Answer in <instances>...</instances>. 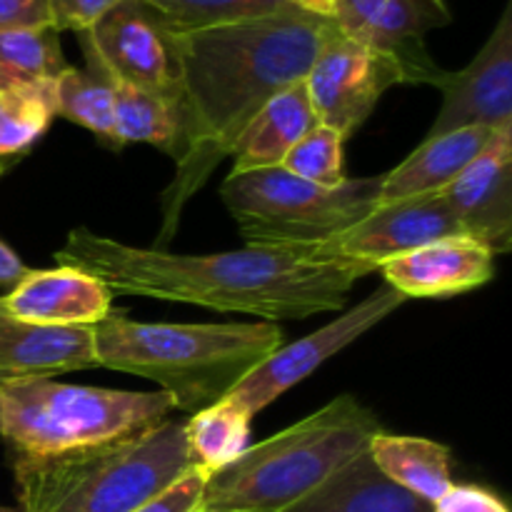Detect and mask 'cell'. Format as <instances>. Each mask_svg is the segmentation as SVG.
<instances>
[{"instance_id":"cell-1","label":"cell","mask_w":512,"mask_h":512,"mask_svg":"<svg viewBox=\"0 0 512 512\" xmlns=\"http://www.w3.org/2000/svg\"><path fill=\"white\" fill-rule=\"evenodd\" d=\"M333 20L288 8L265 18L175 35L183 73L185 140L163 190L158 250L173 240L185 205L230 158L235 140L280 90L303 83Z\"/></svg>"},{"instance_id":"cell-2","label":"cell","mask_w":512,"mask_h":512,"mask_svg":"<svg viewBox=\"0 0 512 512\" xmlns=\"http://www.w3.org/2000/svg\"><path fill=\"white\" fill-rule=\"evenodd\" d=\"M55 260L98 278L113 295L248 313L268 323L340 310L358 280L375 270L368 263L313 258L293 248L245 245L230 253L175 255L125 245L88 228L70 230Z\"/></svg>"},{"instance_id":"cell-3","label":"cell","mask_w":512,"mask_h":512,"mask_svg":"<svg viewBox=\"0 0 512 512\" xmlns=\"http://www.w3.org/2000/svg\"><path fill=\"white\" fill-rule=\"evenodd\" d=\"M98 368L153 380L185 413L210 408L283 345L275 323H138L115 310L93 325Z\"/></svg>"},{"instance_id":"cell-4","label":"cell","mask_w":512,"mask_h":512,"mask_svg":"<svg viewBox=\"0 0 512 512\" xmlns=\"http://www.w3.org/2000/svg\"><path fill=\"white\" fill-rule=\"evenodd\" d=\"M378 433V418L353 395H340L208 475L200 510L283 512L363 455Z\"/></svg>"},{"instance_id":"cell-5","label":"cell","mask_w":512,"mask_h":512,"mask_svg":"<svg viewBox=\"0 0 512 512\" xmlns=\"http://www.w3.org/2000/svg\"><path fill=\"white\" fill-rule=\"evenodd\" d=\"M10 468L18 512H135L195 465L185 423L168 418L120 443L55 458L10 460Z\"/></svg>"},{"instance_id":"cell-6","label":"cell","mask_w":512,"mask_h":512,"mask_svg":"<svg viewBox=\"0 0 512 512\" xmlns=\"http://www.w3.org/2000/svg\"><path fill=\"white\" fill-rule=\"evenodd\" d=\"M0 435L10 460L55 458L135 438L173 413L165 393L65 385L28 378L0 385Z\"/></svg>"},{"instance_id":"cell-7","label":"cell","mask_w":512,"mask_h":512,"mask_svg":"<svg viewBox=\"0 0 512 512\" xmlns=\"http://www.w3.org/2000/svg\"><path fill=\"white\" fill-rule=\"evenodd\" d=\"M383 175L323 188L283 168L228 175L225 208L250 248H310L345 233L380 205Z\"/></svg>"},{"instance_id":"cell-8","label":"cell","mask_w":512,"mask_h":512,"mask_svg":"<svg viewBox=\"0 0 512 512\" xmlns=\"http://www.w3.org/2000/svg\"><path fill=\"white\" fill-rule=\"evenodd\" d=\"M80 45L115 83L150 90L183 108L178 40L143 0H120L88 33H80Z\"/></svg>"},{"instance_id":"cell-9","label":"cell","mask_w":512,"mask_h":512,"mask_svg":"<svg viewBox=\"0 0 512 512\" xmlns=\"http://www.w3.org/2000/svg\"><path fill=\"white\" fill-rule=\"evenodd\" d=\"M405 300H408L405 295H400L398 290L383 283L378 290H373V295H368L363 303H358L345 315L335 318L333 323L323 325L320 330L295 340V343L280 345L270 358H265L258 368L250 370L235 385L228 400H233L253 420L260 410L275 403L293 385L310 378L325 360L338 355L340 350L355 343L360 335H365L370 328L383 323Z\"/></svg>"},{"instance_id":"cell-10","label":"cell","mask_w":512,"mask_h":512,"mask_svg":"<svg viewBox=\"0 0 512 512\" xmlns=\"http://www.w3.org/2000/svg\"><path fill=\"white\" fill-rule=\"evenodd\" d=\"M303 83L318 123L338 130L343 138L368 120L385 90L405 85L393 60L338 28L328 35Z\"/></svg>"},{"instance_id":"cell-11","label":"cell","mask_w":512,"mask_h":512,"mask_svg":"<svg viewBox=\"0 0 512 512\" xmlns=\"http://www.w3.org/2000/svg\"><path fill=\"white\" fill-rule=\"evenodd\" d=\"M465 235L443 195L380 203L368 218L345 233L310 248H293L313 258H338L368 263L375 270L398 255L433 243V240Z\"/></svg>"},{"instance_id":"cell-12","label":"cell","mask_w":512,"mask_h":512,"mask_svg":"<svg viewBox=\"0 0 512 512\" xmlns=\"http://www.w3.org/2000/svg\"><path fill=\"white\" fill-rule=\"evenodd\" d=\"M443 105L428 138L460 128H512V3L493 33L458 73H445Z\"/></svg>"},{"instance_id":"cell-13","label":"cell","mask_w":512,"mask_h":512,"mask_svg":"<svg viewBox=\"0 0 512 512\" xmlns=\"http://www.w3.org/2000/svg\"><path fill=\"white\" fill-rule=\"evenodd\" d=\"M465 235L493 255L512 248V128L495 130L478 158L440 193Z\"/></svg>"},{"instance_id":"cell-14","label":"cell","mask_w":512,"mask_h":512,"mask_svg":"<svg viewBox=\"0 0 512 512\" xmlns=\"http://www.w3.org/2000/svg\"><path fill=\"white\" fill-rule=\"evenodd\" d=\"M0 313L50 328H93L115 313L113 293L93 275L70 265L28 270L0 295Z\"/></svg>"},{"instance_id":"cell-15","label":"cell","mask_w":512,"mask_h":512,"mask_svg":"<svg viewBox=\"0 0 512 512\" xmlns=\"http://www.w3.org/2000/svg\"><path fill=\"white\" fill-rule=\"evenodd\" d=\"M383 283L405 298H453L490 283L495 255L470 235H450L380 265Z\"/></svg>"},{"instance_id":"cell-16","label":"cell","mask_w":512,"mask_h":512,"mask_svg":"<svg viewBox=\"0 0 512 512\" xmlns=\"http://www.w3.org/2000/svg\"><path fill=\"white\" fill-rule=\"evenodd\" d=\"M98 368L93 328H50L0 313V385Z\"/></svg>"},{"instance_id":"cell-17","label":"cell","mask_w":512,"mask_h":512,"mask_svg":"<svg viewBox=\"0 0 512 512\" xmlns=\"http://www.w3.org/2000/svg\"><path fill=\"white\" fill-rule=\"evenodd\" d=\"M453 20L445 0H388L363 43L393 60L405 85H435L445 70L425 48V35Z\"/></svg>"},{"instance_id":"cell-18","label":"cell","mask_w":512,"mask_h":512,"mask_svg":"<svg viewBox=\"0 0 512 512\" xmlns=\"http://www.w3.org/2000/svg\"><path fill=\"white\" fill-rule=\"evenodd\" d=\"M493 133L490 128H460L425 138L403 163L383 175L380 203L440 195L478 158Z\"/></svg>"},{"instance_id":"cell-19","label":"cell","mask_w":512,"mask_h":512,"mask_svg":"<svg viewBox=\"0 0 512 512\" xmlns=\"http://www.w3.org/2000/svg\"><path fill=\"white\" fill-rule=\"evenodd\" d=\"M315 125H318V118L310 105L305 83H295L280 90L255 113V118L245 125L240 138L235 140L233 150H230V158H233L230 175L280 168L285 155Z\"/></svg>"},{"instance_id":"cell-20","label":"cell","mask_w":512,"mask_h":512,"mask_svg":"<svg viewBox=\"0 0 512 512\" xmlns=\"http://www.w3.org/2000/svg\"><path fill=\"white\" fill-rule=\"evenodd\" d=\"M283 512H433V505L385 478L365 450Z\"/></svg>"},{"instance_id":"cell-21","label":"cell","mask_w":512,"mask_h":512,"mask_svg":"<svg viewBox=\"0 0 512 512\" xmlns=\"http://www.w3.org/2000/svg\"><path fill=\"white\" fill-rule=\"evenodd\" d=\"M368 455L375 468L413 493L415 498L435 505L450 488V450L428 438L413 435H393L380 430L368 445Z\"/></svg>"},{"instance_id":"cell-22","label":"cell","mask_w":512,"mask_h":512,"mask_svg":"<svg viewBox=\"0 0 512 512\" xmlns=\"http://www.w3.org/2000/svg\"><path fill=\"white\" fill-rule=\"evenodd\" d=\"M115 135L118 145L148 143L178 163L183 155L185 113L163 95L115 83Z\"/></svg>"},{"instance_id":"cell-23","label":"cell","mask_w":512,"mask_h":512,"mask_svg":"<svg viewBox=\"0 0 512 512\" xmlns=\"http://www.w3.org/2000/svg\"><path fill=\"white\" fill-rule=\"evenodd\" d=\"M88 65H70L55 80V115L98 135L110 148H120L115 135V80L100 68L98 60L83 50Z\"/></svg>"},{"instance_id":"cell-24","label":"cell","mask_w":512,"mask_h":512,"mask_svg":"<svg viewBox=\"0 0 512 512\" xmlns=\"http://www.w3.org/2000/svg\"><path fill=\"white\" fill-rule=\"evenodd\" d=\"M68 68L53 25L0 30V93L55 83Z\"/></svg>"},{"instance_id":"cell-25","label":"cell","mask_w":512,"mask_h":512,"mask_svg":"<svg viewBox=\"0 0 512 512\" xmlns=\"http://www.w3.org/2000/svg\"><path fill=\"white\" fill-rule=\"evenodd\" d=\"M185 440L193 465L213 475L235 463L250 448V418L233 400L223 398L193 413L185 423Z\"/></svg>"},{"instance_id":"cell-26","label":"cell","mask_w":512,"mask_h":512,"mask_svg":"<svg viewBox=\"0 0 512 512\" xmlns=\"http://www.w3.org/2000/svg\"><path fill=\"white\" fill-rule=\"evenodd\" d=\"M55 115V83L0 93V173L30 153Z\"/></svg>"},{"instance_id":"cell-27","label":"cell","mask_w":512,"mask_h":512,"mask_svg":"<svg viewBox=\"0 0 512 512\" xmlns=\"http://www.w3.org/2000/svg\"><path fill=\"white\" fill-rule=\"evenodd\" d=\"M143 3L150 5L175 35L265 18L293 8L285 0H143Z\"/></svg>"},{"instance_id":"cell-28","label":"cell","mask_w":512,"mask_h":512,"mask_svg":"<svg viewBox=\"0 0 512 512\" xmlns=\"http://www.w3.org/2000/svg\"><path fill=\"white\" fill-rule=\"evenodd\" d=\"M343 143L345 138L338 130L318 123L285 155L280 168L313 185L338 188L348 180L343 170Z\"/></svg>"},{"instance_id":"cell-29","label":"cell","mask_w":512,"mask_h":512,"mask_svg":"<svg viewBox=\"0 0 512 512\" xmlns=\"http://www.w3.org/2000/svg\"><path fill=\"white\" fill-rule=\"evenodd\" d=\"M120 0H45L48 18L58 33H88L108 10H113Z\"/></svg>"},{"instance_id":"cell-30","label":"cell","mask_w":512,"mask_h":512,"mask_svg":"<svg viewBox=\"0 0 512 512\" xmlns=\"http://www.w3.org/2000/svg\"><path fill=\"white\" fill-rule=\"evenodd\" d=\"M205 483H208V473L195 465L183 478L175 480L168 490H163L158 498H153L135 512H198L203 505Z\"/></svg>"},{"instance_id":"cell-31","label":"cell","mask_w":512,"mask_h":512,"mask_svg":"<svg viewBox=\"0 0 512 512\" xmlns=\"http://www.w3.org/2000/svg\"><path fill=\"white\" fill-rule=\"evenodd\" d=\"M385 3L388 0H335V10L330 20H333L340 33L363 43L380 10L385 8Z\"/></svg>"},{"instance_id":"cell-32","label":"cell","mask_w":512,"mask_h":512,"mask_svg":"<svg viewBox=\"0 0 512 512\" xmlns=\"http://www.w3.org/2000/svg\"><path fill=\"white\" fill-rule=\"evenodd\" d=\"M433 512H508V508L490 490L478 488V485H453L433 505Z\"/></svg>"},{"instance_id":"cell-33","label":"cell","mask_w":512,"mask_h":512,"mask_svg":"<svg viewBox=\"0 0 512 512\" xmlns=\"http://www.w3.org/2000/svg\"><path fill=\"white\" fill-rule=\"evenodd\" d=\"M50 25L45 0H0V30Z\"/></svg>"},{"instance_id":"cell-34","label":"cell","mask_w":512,"mask_h":512,"mask_svg":"<svg viewBox=\"0 0 512 512\" xmlns=\"http://www.w3.org/2000/svg\"><path fill=\"white\" fill-rule=\"evenodd\" d=\"M28 270L30 268L20 260V255L0 240V288L10 290L13 285H18L28 275Z\"/></svg>"},{"instance_id":"cell-35","label":"cell","mask_w":512,"mask_h":512,"mask_svg":"<svg viewBox=\"0 0 512 512\" xmlns=\"http://www.w3.org/2000/svg\"><path fill=\"white\" fill-rule=\"evenodd\" d=\"M285 3H290L298 10H305V13L320 15V18H333L335 10V0H285Z\"/></svg>"},{"instance_id":"cell-36","label":"cell","mask_w":512,"mask_h":512,"mask_svg":"<svg viewBox=\"0 0 512 512\" xmlns=\"http://www.w3.org/2000/svg\"><path fill=\"white\" fill-rule=\"evenodd\" d=\"M0 512H18V510H13V508H3V505H0Z\"/></svg>"},{"instance_id":"cell-37","label":"cell","mask_w":512,"mask_h":512,"mask_svg":"<svg viewBox=\"0 0 512 512\" xmlns=\"http://www.w3.org/2000/svg\"><path fill=\"white\" fill-rule=\"evenodd\" d=\"M0 420H3V398H0Z\"/></svg>"},{"instance_id":"cell-38","label":"cell","mask_w":512,"mask_h":512,"mask_svg":"<svg viewBox=\"0 0 512 512\" xmlns=\"http://www.w3.org/2000/svg\"><path fill=\"white\" fill-rule=\"evenodd\" d=\"M198 512H220V510H198Z\"/></svg>"}]
</instances>
